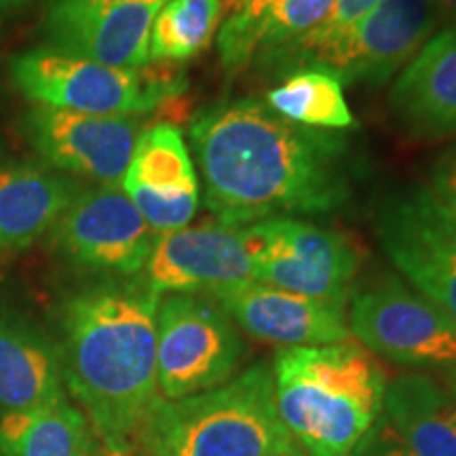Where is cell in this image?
Instances as JSON below:
<instances>
[{
    "instance_id": "9a60e30c",
    "label": "cell",
    "mask_w": 456,
    "mask_h": 456,
    "mask_svg": "<svg viewBox=\"0 0 456 456\" xmlns=\"http://www.w3.org/2000/svg\"><path fill=\"white\" fill-rule=\"evenodd\" d=\"M209 298L254 338L289 346H323L349 340L346 305L317 300L258 281L232 283Z\"/></svg>"
},
{
    "instance_id": "8fae6325",
    "label": "cell",
    "mask_w": 456,
    "mask_h": 456,
    "mask_svg": "<svg viewBox=\"0 0 456 456\" xmlns=\"http://www.w3.org/2000/svg\"><path fill=\"white\" fill-rule=\"evenodd\" d=\"M437 26L436 0H380L338 41L302 57L294 70L322 68L342 85L379 87L414 60Z\"/></svg>"
},
{
    "instance_id": "ffe728a7",
    "label": "cell",
    "mask_w": 456,
    "mask_h": 456,
    "mask_svg": "<svg viewBox=\"0 0 456 456\" xmlns=\"http://www.w3.org/2000/svg\"><path fill=\"white\" fill-rule=\"evenodd\" d=\"M383 414L414 456H456V399L427 374L387 385Z\"/></svg>"
},
{
    "instance_id": "5bb4252c",
    "label": "cell",
    "mask_w": 456,
    "mask_h": 456,
    "mask_svg": "<svg viewBox=\"0 0 456 456\" xmlns=\"http://www.w3.org/2000/svg\"><path fill=\"white\" fill-rule=\"evenodd\" d=\"M142 279L159 296H209L226 285L254 281V252L245 226L216 220L163 232Z\"/></svg>"
},
{
    "instance_id": "cb8c5ba5",
    "label": "cell",
    "mask_w": 456,
    "mask_h": 456,
    "mask_svg": "<svg viewBox=\"0 0 456 456\" xmlns=\"http://www.w3.org/2000/svg\"><path fill=\"white\" fill-rule=\"evenodd\" d=\"M222 0H167L151 30L148 57L155 64H182L212 43L220 26Z\"/></svg>"
},
{
    "instance_id": "ba28073f",
    "label": "cell",
    "mask_w": 456,
    "mask_h": 456,
    "mask_svg": "<svg viewBox=\"0 0 456 456\" xmlns=\"http://www.w3.org/2000/svg\"><path fill=\"white\" fill-rule=\"evenodd\" d=\"M254 252V281L346 305L362 266V249L338 231L298 218L245 226Z\"/></svg>"
},
{
    "instance_id": "5b68a950",
    "label": "cell",
    "mask_w": 456,
    "mask_h": 456,
    "mask_svg": "<svg viewBox=\"0 0 456 456\" xmlns=\"http://www.w3.org/2000/svg\"><path fill=\"white\" fill-rule=\"evenodd\" d=\"M13 85L38 106L102 117H138L169 104L186 89L167 68H117L38 47L9 64Z\"/></svg>"
},
{
    "instance_id": "83f0119b",
    "label": "cell",
    "mask_w": 456,
    "mask_h": 456,
    "mask_svg": "<svg viewBox=\"0 0 456 456\" xmlns=\"http://www.w3.org/2000/svg\"><path fill=\"white\" fill-rule=\"evenodd\" d=\"M275 3H279V0H239L237 9L228 15V20L220 30H241V28L252 24L256 17L265 13Z\"/></svg>"
},
{
    "instance_id": "9c48e42d",
    "label": "cell",
    "mask_w": 456,
    "mask_h": 456,
    "mask_svg": "<svg viewBox=\"0 0 456 456\" xmlns=\"http://www.w3.org/2000/svg\"><path fill=\"white\" fill-rule=\"evenodd\" d=\"M349 298V332L363 349L402 366L456 368V328L403 279L379 277Z\"/></svg>"
},
{
    "instance_id": "7c38bea8",
    "label": "cell",
    "mask_w": 456,
    "mask_h": 456,
    "mask_svg": "<svg viewBox=\"0 0 456 456\" xmlns=\"http://www.w3.org/2000/svg\"><path fill=\"white\" fill-rule=\"evenodd\" d=\"M142 127L138 117H102L38 104L24 117V134L51 169L106 186L123 184Z\"/></svg>"
},
{
    "instance_id": "d4e9b609",
    "label": "cell",
    "mask_w": 456,
    "mask_h": 456,
    "mask_svg": "<svg viewBox=\"0 0 456 456\" xmlns=\"http://www.w3.org/2000/svg\"><path fill=\"white\" fill-rule=\"evenodd\" d=\"M380 0H336L332 13L326 17L322 26L298 38V41L288 45V47L273 51V53L260 57L256 66H273L281 70L292 72L294 66L298 64L302 57L315 53V51L328 47L334 41H338L345 32H349L357 21H362L370 11H372Z\"/></svg>"
},
{
    "instance_id": "52a82bcc",
    "label": "cell",
    "mask_w": 456,
    "mask_h": 456,
    "mask_svg": "<svg viewBox=\"0 0 456 456\" xmlns=\"http://www.w3.org/2000/svg\"><path fill=\"white\" fill-rule=\"evenodd\" d=\"M374 231L391 265L456 328V218L427 184L380 199Z\"/></svg>"
},
{
    "instance_id": "30bf717a",
    "label": "cell",
    "mask_w": 456,
    "mask_h": 456,
    "mask_svg": "<svg viewBox=\"0 0 456 456\" xmlns=\"http://www.w3.org/2000/svg\"><path fill=\"white\" fill-rule=\"evenodd\" d=\"M159 232L121 186L81 188L47 235L57 256L78 269L112 277L144 271Z\"/></svg>"
},
{
    "instance_id": "ac0fdd59",
    "label": "cell",
    "mask_w": 456,
    "mask_h": 456,
    "mask_svg": "<svg viewBox=\"0 0 456 456\" xmlns=\"http://www.w3.org/2000/svg\"><path fill=\"white\" fill-rule=\"evenodd\" d=\"M64 397L57 340L20 313L0 306V410L20 412Z\"/></svg>"
},
{
    "instance_id": "6da1fadb",
    "label": "cell",
    "mask_w": 456,
    "mask_h": 456,
    "mask_svg": "<svg viewBox=\"0 0 456 456\" xmlns=\"http://www.w3.org/2000/svg\"><path fill=\"white\" fill-rule=\"evenodd\" d=\"M188 135L205 208L222 224L332 214L353 197L349 142L285 121L254 98L203 108Z\"/></svg>"
},
{
    "instance_id": "f1b7e54d",
    "label": "cell",
    "mask_w": 456,
    "mask_h": 456,
    "mask_svg": "<svg viewBox=\"0 0 456 456\" xmlns=\"http://www.w3.org/2000/svg\"><path fill=\"white\" fill-rule=\"evenodd\" d=\"M440 24H448V28H456V0H436Z\"/></svg>"
},
{
    "instance_id": "7402d4cb",
    "label": "cell",
    "mask_w": 456,
    "mask_h": 456,
    "mask_svg": "<svg viewBox=\"0 0 456 456\" xmlns=\"http://www.w3.org/2000/svg\"><path fill=\"white\" fill-rule=\"evenodd\" d=\"M0 456H91L87 416L66 397L3 414Z\"/></svg>"
},
{
    "instance_id": "7a4b0ae2",
    "label": "cell",
    "mask_w": 456,
    "mask_h": 456,
    "mask_svg": "<svg viewBox=\"0 0 456 456\" xmlns=\"http://www.w3.org/2000/svg\"><path fill=\"white\" fill-rule=\"evenodd\" d=\"M144 279H106L77 289L57 313L64 383L114 452L144 431L161 403L157 309Z\"/></svg>"
},
{
    "instance_id": "4fadbf2b",
    "label": "cell",
    "mask_w": 456,
    "mask_h": 456,
    "mask_svg": "<svg viewBox=\"0 0 456 456\" xmlns=\"http://www.w3.org/2000/svg\"><path fill=\"white\" fill-rule=\"evenodd\" d=\"M167 0H49L43 47L117 68L151 66L152 21Z\"/></svg>"
},
{
    "instance_id": "44dd1931",
    "label": "cell",
    "mask_w": 456,
    "mask_h": 456,
    "mask_svg": "<svg viewBox=\"0 0 456 456\" xmlns=\"http://www.w3.org/2000/svg\"><path fill=\"white\" fill-rule=\"evenodd\" d=\"M334 3L336 0H279L241 30H220L222 68L241 72L260 57L296 43L326 21Z\"/></svg>"
},
{
    "instance_id": "4dcf8cb0",
    "label": "cell",
    "mask_w": 456,
    "mask_h": 456,
    "mask_svg": "<svg viewBox=\"0 0 456 456\" xmlns=\"http://www.w3.org/2000/svg\"><path fill=\"white\" fill-rule=\"evenodd\" d=\"M450 393H452V397L456 399V368H454V372H452V376H450V389H448Z\"/></svg>"
},
{
    "instance_id": "4316f807",
    "label": "cell",
    "mask_w": 456,
    "mask_h": 456,
    "mask_svg": "<svg viewBox=\"0 0 456 456\" xmlns=\"http://www.w3.org/2000/svg\"><path fill=\"white\" fill-rule=\"evenodd\" d=\"M427 186L431 188L433 195L440 199L456 218V146L444 151L436 159V163L431 165Z\"/></svg>"
},
{
    "instance_id": "277c9868",
    "label": "cell",
    "mask_w": 456,
    "mask_h": 456,
    "mask_svg": "<svg viewBox=\"0 0 456 456\" xmlns=\"http://www.w3.org/2000/svg\"><path fill=\"white\" fill-rule=\"evenodd\" d=\"M142 433L152 456H300L279 416L275 379L266 363L212 391L161 399Z\"/></svg>"
},
{
    "instance_id": "8992f818",
    "label": "cell",
    "mask_w": 456,
    "mask_h": 456,
    "mask_svg": "<svg viewBox=\"0 0 456 456\" xmlns=\"http://www.w3.org/2000/svg\"><path fill=\"white\" fill-rule=\"evenodd\" d=\"M245 342L218 302L201 294H167L157 309V383L165 402L224 385Z\"/></svg>"
},
{
    "instance_id": "2e32d148",
    "label": "cell",
    "mask_w": 456,
    "mask_h": 456,
    "mask_svg": "<svg viewBox=\"0 0 456 456\" xmlns=\"http://www.w3.org/2000/svg\"><path fill=\"white\" fill-rule=\"evenodd\" d=\"M123 191L159 235L184 228L195 218L201 184L180 127L157 123L142 131Z\"/></svg>"
},
{
    "instance_id": "f546056e",
    "label": "cell",
    "mask_w": 456,
    "mask_h": 456,
    "mask_svg": "<svg viewBox=\"0 0 456 456\" xmlns=\"http://www.w3.org/2000/svg\"><path fill=\"white\" fill-rule=\"evenodd\" d=\"M28 3H30V0H0V17L24 9Z\"/></svg>"
},
{
    "instance_id": "3957f363",
    "label": "cell",
    "mask_w": 456,
    "mask_h": 456,
    "mask_svg": "<svg viewBox=\"0 0 456 456\" xmlns=\"http://www.w3.org/2000/svg\"><path fill=\"white\" fill-rule=\"evenodd\" d=\"M273 379L279 416L311 456H349L383 414L385 370L359 342L281 349Z\"/></svg>"
},
{
    "instance_id": "484cf974",
    "label": "cell",
    "mask_w": 456,
    "mask_h": 456,
    "mask_svg": "<svg viewBox=\"0 0 456 456\" xmlns=\"http://www.w3.org/2000/svg\"><path fill=\"white\" fill-rule=\"evenodd\" d=\"M349 456H414L406 448V444L399 440V436L393 431L385 414L376 419V423L366 431V436L355 444Z\"/></svg>"
},
{
    "instance_id": "603a6c76",
    "label": "cell",
    "mask_w": 456,
    "mask_h": 456,
    "mask_svg": "<svg viewBox=\"0 0 456 456\" xmlns=\"http://www.w3.org/2000/svg\"><path fill=\"white\" fill-rule=\"evenodd\" d=\"M266 106L285 121L319 131L355 127V118L336 74L322 68H302L285 74L266 91Z\"/></svg>"
},
{
    "instance_id": "d6986e66",
    "label": "cell",
    "mask_w": 456,
    "mask_h": 456,
    "mask_svg": "<svg viewBox=\"0 0 456 456\" xmlns=\"http://www.w3.org/2000/svg\"><path fill=\"white\" fill-rule=\"evenodd\" d=\"M81 186L41 165L0 169V254H15L47 237Z\"/></svg>"
},
{
    "instance_id": "e0dca14e",
    "label": "cell",
    "mask_w": 456,
    "mask_h": 456,
    "mask_svg": "<svg viewBox=\"0 0 456 456\" xmlns=\"http://www.w3.org/2000/svg\"><path fill=\"white\" fill-rule=\"evenodd\" d=\"M391 112L414 138L456 135V28L433 34L391 89Z\"/></svg>"
}]
</instances>
